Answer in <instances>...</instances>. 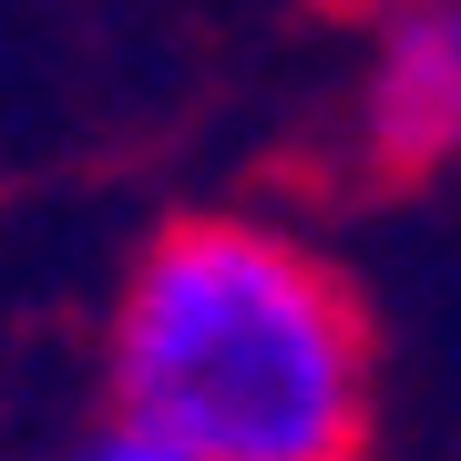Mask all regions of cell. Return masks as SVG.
<instances>
[{"label":"cell","instance_id":"3957f363","mask_svg":"<svg viewBox=\"0 0 461 461\" xmlns=\"http://www.w3.org/2000/svg\"><path fill=\"white\" fill-rule=\"evenodd\" d=\"M51 461H185V451H175V441H154L144 420H123V411H113L103 430H83V441H62Z\"/></svg>","mask_w":461,"mask_h":461},{"label":"cell","instance_id":"7a4b0ae2","mask_svg":"<svg viewBox=\"0 0 461 461\" xmlns=\"http://www.w3.org/2000/svg\"><path fill=\"white\" fill-rule=\"evenodd\" d=\"M359 154L379 175H441L461 154V0H390L359 83Z\"/></svg>","mask_w":461,"mask_h":461},{"label":"cell","instance_id":"6da1fadb","mask_svg":"<svg viewBox=\"0 0 461 461\" xmlns=\"http://www.w3.org/2000/svg\"><path fill=\"white\" fill-rule=\"evenodd\" d=\"M113 411L185 461H369V318L257 215L165 226L113 297Z\"/></svg>","mask_w":461,"mask_h":461},{"label":"cell","instance_id":"277c9868","mask_svg":"<svg viewBox=\"0 0 461 461\" xmlns=\"http://www.w3.org/2000/svg\"><path fill=\"white\" fill-rule=\"evenodd\" d=\"M329 11H390V0H329Z\"/></svg>","mask_w":461,"mask_h":461}]
</instances>
